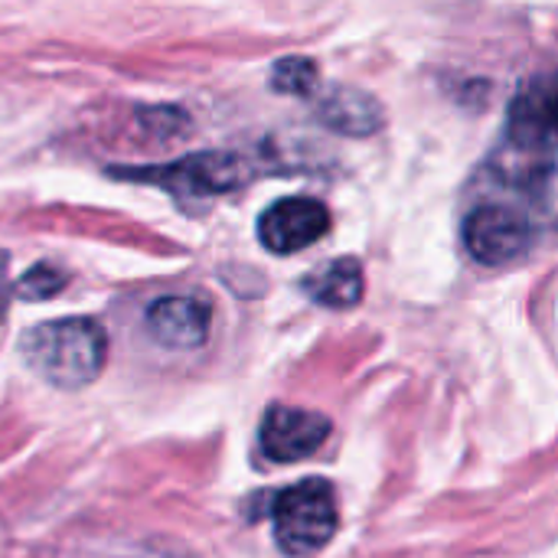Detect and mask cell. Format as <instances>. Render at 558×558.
I'll use <instances>...</instances> for the list:
<instances>
[{
    "mask_svg": "<svg viewBox=\"0 0 558 558\" xmlns=\"http://www.w3.org/2000/svg\"><path fill=\"white\" fill-rule=\"evenodd\" d=\"M26 366L56 389H85L92 386L108 360V337L92 317H62L36 324L23 333Z\"/></svg>",
    "mask_w": 558,
    "mask_h": 558,
    "instance_id": "obj_1",
    "label": "cell"
},
{
    "mask_svg": "<svg viewBox=\"0 0 558 558\" xmlns=\"http://www.w3.org/2000/svg\"><path fill=\"white\" fill-rule=\"evenodd\" d=\"M317 114L337 134L366 137V134H376L383 128V108H379V101L369 98V95H363L360 88H330L320 98Z\"/></svg>",
    "mask_w": 558,
    "mask_h": 558,
    "instance_id": "obj_9",
    "label": "cell"
},
{
    "mask_svg": "<svg viewBox=\"0 0 558 558\" xmlns=\"http://www.w3.org/2000/svg\"><path fill=\"white\" fill-rule=\"evenodd\" d=\"M62 288H65V275H62L59 268H52V265H36V268H29V271L20 278V284H16L20 298H26V301L56 298Z\"/></svg>",
    "mask_w": 558,
    "mask_h": 558,
    "instance_id": "obj_12",
    "label": "cell"
},
{
    "mask_svg": "<svg viewBox=\"0 0 558 558\" xmlns=\"http://www.w3.org/2000/svg\"><path fill=\"white\" fill-rule=\"evenodd\" d=\"M507 137L520 150H558V75H536L520 85L507 111Z\"/></svg>",
    "mask_w": 558,
    "mask_h": 558,
    "instance_id": "obj_3",
    "label": "cell"
},
{
    "mask_svg": "<svg viewBox=\"0 0 558 558\" xmlns=\"http://www.w3.org/2000/svg\"><path fill=\"white\" fill-rule=\"evenodd\" d=\"M317 85V69L311 59H281L275 69H271V88L275 92H284V95H311Z\"/></svg>",
    "mask_w": 558,
    "mask_h": 558,
    "instance_id": "obj_11",
    "label": "cell"
},
{
    "mask_svg": "<svg viewBox=\"0 0 558 558\" xmlns=\"http://www.w3.org/2000/svg\"><path fill=\"white\" fill-rule=\"evenodd\" d=\"M278 549L291 558L317 556L337 533V494L327 481H301L271 504Z\"/></svg>",
    "mask_w": 558,
    "mask_h": 558,
    "instance_id": "obj_2",
    "label": "cell"
},
{
    "mask_svg": "<svg viewBox=\"0 0 558 558\" xmlns=\"http://www.w3.org/2000/svg\"><path fill=\"white\" fill-rule=\"evenodd\" d=\"M327 438H330V418H324L320 412H304L288 405H271L258 432L262 454L278 464L311 458L314 451H320Z\"/></svg>",
    "mask_w": 558,
    "mask_h": 558,
    "instance_id": "obj_6",
    "label": "cell"
},
{
    "mask_svg": "<svg viewBox=\"0 0 558 558\" xmlns=\"http://www.w3.org/2000/svg\"><path fill=\"white\" fill-rule=\"evenodd\" d=\"M330 232V209L311 196H288L271 203L258 219V239L275 255L311 248Z\"/></svg>",
    "mask_w": 558,
    "mask_h": 558,
    "instance_id": "obj_4",
    "label": "cell"
},
{
    "mask_svg": "<svg viewBox=\"0 0 558 558\" xmlns=\"http://www.w3.org/2000/svg\"><path fill=\"white\" fill-rule=\"evenodd\" d=\"M128 177H147L160 180V186H170L177 193H196V196H216L242 186L245 163L235 154H196L183 163L160 167V170H128Z\"/></svg>",
    "mask_w": 558,
    "mask_h": 558,
    "instance_id": "obj_7",
    "label": "cell"
},
{
    "mask_svg": "<svg viewBox=\"0 0 558 558\" xmlns=\"http://www.w3.org/2000/svg\"><path fill=\"white\" fill-rule=\"evenodd\" d=\"M533 229L523 213L507 206H481L464 219V245L481 265H507L530 248Z\"/></svg>",
    "mask_w": 558,
    "mask_h": 558,
    "instance_id": "obj_5",
    "label": "cell"
},
{
    "mask_svg": "<svg viewBox=\"0 0 558 558\" xmlns=\"http://www.w3.org/2000/svg\"><path fill=\"white\" fill-rule=\"evenodd\" d=\"M213 311L203 298L170 294L147 307V330L167 350H196L209 340Z\"/></svg>",
    "mask_w": 558,
    "mask_h": 558,
    "instance_id": "obj_8",
    "label": "cell"
},
{
    "mask_svg": "<svg viewBox=\"0 0 558 558\" xmlns=\"http://www.w3.org/2000/svg\"><path fill=\"white\" fill-rule=\"evenodd\" d=\"M304 294L324 307L347 311L363 298V268L356 258H337L304 278Z\"/></svg>",
    "mask_w": 558,
    "mask_h": 558,
    "instance_id": "obj_10",
    "label": "cell"
}]
</instances>
